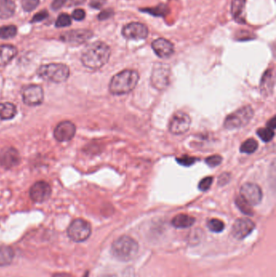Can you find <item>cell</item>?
Wrapping results in <instances>:
<instances>
[{
  "label": "cell",
  "mask_w": 276,
  "mask_h": 277,
  "mask_svg": "<svg viewBox=\"0 0 276 277\" xmlns=\"http://www.w3.org/2000/svg\"><path fill=\"white\" fill-rule=\"evenodd\" d=\"M258 136L261 138L264 142H270L274 138L275 130H272L270 127L259 128L257 131Z\"/></svg>",
  "instance_id": "28"
},
{
  "label": "cell",
  "mask_w": 276,
  "mask_h": 277,
  "mask_svg": "<svg viewBox=\"0 0 276 277\" xmlns=\"http://www.w3.org/2000/svg\"><path fill=\"white\" fill-rule=\"evenodd\" d=\"M274 88V78L272 70L266 71L261 82V90L263 94H271Z\"/></svg>",
  "instance_id": "23"
},
{
  "label": "cell",
  "mask_w": 276,
  "mask_h": 277,
  "mask_svg": "<svg viewBox=\"0 0 276 277\" xmlns=\"http://www.w3.org/2000/svg\"><path fill=\"white\" fill-rule=\"evenodd\" d=\"M48 11H45V10H42V11H40V12L36 13V15L32 17V23H35V22L41 21L43 19H45V18L48 17Z\"/></svg>",
  "instance_id": "35"
},
{
  "label": "cell",
  "mask_w": 276,
  "mask_h": 277,
  "mask_svg": "<svg viewBox=\"0 0 276 277\" xmlns=\"http://www.w3.org/2000/svg\"><path fill=\"white\" fill-rule=\"evenodd\" d=\"M123 37L131 40H144L148 36V28L145 24L132 22L122 28Z\"/></svg>",
  "instance_id": "12"
},
{
  "label": "cell",
  "mask_w": 276,
  "mask_h": 277,
  "mask_svg": "<svg viewBox=\"0 0 276 277\" xmlns=\"http://www.w3.org/2000/svg\"><path fill=\"white\" fill-rule=\"evenodd\" d=\"M71 17L67 14H61L56 20L55 23L56 27H58V28L66 27V26L71 25Z\"/></svg>",
  "instance_id": "30"
},
{
  "label": "cell",
  "mask_w": 276,
  "mask_h": 277,
  "mask_svg": "<svg viewBox=\"0 0 276 277\" xmlns=\"http://www.w3.org/2000/svg\"><path fill=\"white\" fill-rule=\"evenodd\" d=\"M17 33V28L15 25L3 26L0 28V38L10 39L15 37Z\"/></svg>",
  "instance_id": "26"
},
{
  "label": "cell",
  "mask_w": 276,
  "mask_h": 277,
  "mask_svg": "<svg viewBox=\"0 0 276 277\" xmlns=\"http://www.w3.org/2000/svg\"><path fill=\"white\" fill-rule=\"evenodd\" d=\"M52 277H72L71 275L69 274H66V273H57V274H54Z\"/></svg>",
  "instance_id": "42"
},
{
  "label": "cell",
  "mask_w": 276,
  "mask_h": 277,
  "mask_svg": "<svg viewBox=\"0 0 276 277\" xmlns=\"http://www.w3.org/2000/svg\"><path fill=\"white\" fill-rule=\"evenodd\" d=\"M255 111L251 105H246L229 114L225 118L224 127L228 130L239 129L246 127L252 119Z\"/></svg>",
  "instance_id": "5"
},
{
  "label": "cell",
  "mask_w": 276,
  "mask_h": 277,
  "mask_svg": "<svg viewBox=\"0 0 276 277\" xmlns=\"http://www.w3.org/2000/svg\"><path fill=\"white\" fill-rule=\"evenodd\" d=\"M17 49L14 45H0V67L5 66L17 54Z\"/></svg>",
  "instance_id": "18"
},
{
  "label": "cell",
  "mask_w": 276,
  "mask_h": 277,
  "mask_svg": "<svg viewBox=\"0 0 276 277\" xmlns=\"http://www.w3.org/2000/svg\"><path fill=\"white\" fill-rule=\"evenodd\" d=\"M92 233L90 224L83 219H75L67 229L69 238L76 243H81L90 237Z\"/></svg>",
  "instance_id": "6"
},
{
  "label": "cell",
  "mask_w": 276,
  "mask_h": 277,
  "mask_svg": "<svg viewBox=\"0 0 276 277\" xmlns=\"http://www.w3.org/2000/svg\"><path fill=\"white\" fill-rule=\"evenodd\" d=\"M17 114V108L11 102L0 103V119L11 120Z\"/></svg>",
  "instance_id": "21"
},
{
  "label": "cell",
  "mask_w": 276,
  "mask_h": 277,
  "mask_svg": "<svg viewBox=\"0 0 276 277\" xmlns=\"http://www.w3.org/2000/svg\"><path fill=\"white\" fill-rule=\"evenodd\" d=\"M22 98L25 105L36 106L44 101V90L40 85L30 84L22 89Z\"/></svg>",
  "instance_id": "8"
},
{
  "label": "cell",
  "mask_w": 276,
  "mask_h": 277,
  "mask_svg": "<svg viewBox=\"0 0 276 277\" xmlns=\"http://www.w3.org/2000/svg\"><path fill=\"white\" fill-rule=\"evenodd\" d=\"M198 161L195 157H189V156H183V157L177 158V161L180 164L181 166H191Z\"/></svg>",
  "instance_id": "33"
},
{
  "label": "cell",
  "mask_w": 276,
  "mask_h": 277,
  "mask_svg": "<svg viewBox=\"0 0 276 277\" xmlns=\"http://www.w3.org/2000/svg\"><path fill=\"white\" fill-rule=\"evenodd\" d=\"M152 49L161 58H169L174 53V46L169 40L157 38L152 43Z\"/></svg>",
  "instance_id": "17"
},
{
  "label": "cell",
  "mask_w": 276,
  "mask_h": 277,
  "mask_svg": "<svg viewBox=\"0 0 276 277\" xmlns=\"http://www.w3.org/2000/svg\"><path fill=\"white\" fill-rule=\"evenodd\" d=\"M15 10V3L11 0H0V19L11 17Z\"/></svg>",
  "instance_id": "22"
},
{
  "label": "cell",
  "mask_w": 276,
  "mask_h": 277,
  "mask_svg": "<svg viewBox=\"0 0 276 277\" xmlns=\"http://www.w3.org/2000/svg\"><path fill=\"white\" fill-rule=\"evenodd\" d=\"M66 1L67 0H53L51 3L52 9H54L55 11L60 9L66 3Z\"/></svg>",
  "instance_id": "39"
},
{
  "label": "cell",
  "mask_w": 276,
  "mask_h": 277,
  "mask_svg": "<svg viewBox=\"0 0 276 277\" xmlns=\"http://www.w3.org/2000/svg\"><path fill=\"white\" fill-rule=\"evenodd\" d=\"M20 155L17 149L13 147H4L0 151V166L5 170H10L19 165Z\"/></svg>",
  "instance_id": "11"
},
{
  "label": "cell",
  "mask_w": 276,
  "mask_h": 277,
  "mask_svg": "<svg viewBox=\"0 0 276 277\" xmlns=\"http://www.w3.org/2000/svg\"><path fill=\"white\" fill-rule=\"evenodd\" d=\"M110 54L111 50L107 44L102 41H96L84 49L81 62L87 68L97 70L107 63Z\"/></svg>",
  "instance_id": "1"
},
{
  "label": "cell",
  "mask_w": 276,
  "mask_h": 277,
  "mask_svg": "<svg viewBox=\"0 0 276 277\" xmlns=\"http://www.w3.org/2000/svg\"><path fill=\"white\" fill-rule=\"evenodd\" d=\"M113 256L122 262H128L135 259L139 252V244L131 237H120L112 244Z\"/></svg>",
  "instance_id": "3"
},
{
  "label": "cell",
  "mask_w": 276,
  "mask_h": 277,
  "mask_svg": "<svg viewBox=\"0 0 276 277\" xmlns=\"http://www.w3.org/2000/svg\"><path fill=\"white\" fill-rule=\"evenodd\" d=\"M223 158L221 156L219 155H213L212 157H209L206 159V163L210 167H216L220 166L222 163Z\"/></svg>",
  "instance_id": "32"
},
{
  "label": "cell",
  "mask_w": 276,
  "mask_h": 277,
  "mask_svg": "<svg viewBox=\"0 0 276 277\" xmlns=\"http://www.w3.org/2000/svg\"><path fill=\"white\" fill-rule=\"evenodd\" d=\"M93 36V32L88 29H76L63 32L60 36L62 41L66 43L83 44L88 41Z\"/></svg>",
  "instance_id": "15"
},
{
  "label": "cell",
  "mask_w": 276,
  "mask_h": 277,
  "mask_svg": "<svg viewBox=\"0 0 276 277\" xmlns=\"http://www.w3.org/2000/svg\"><path fill=\"white\" fill-rule=\"evenodd\" d=\"M52 194L51 187L44 181H39L32 185L29 191L31 199L36 203H43L50 197Z\"/></svg>",
  "instance_id": "13"
},
{
  "label": "cell",
  "mask_w": 276,
  "mask_h": 277,
  "mask_svg": "<svg viewBox=\"0 0 276 277\" xmlns=\"http://www.w3.org/2000/svg\"><path fill=\"white\" fill-rule=\"evenodd\" d=\"M246 0H233L231 6L232 15L236 21L238 23H245L244 14Z\"/></svg>",
  "instance_id": "19"
},
{
  "label": "cell",
  "mask_w": 276,
  "mask_h": 277,
  "mask_svg": "<svg viewBox=\"0 0 276 277\" xmlns=\"http://www.w3.org/2000/svg\"><path fill=\"white\" fill-rule=\"evenodd\" d=\"M276 118H272L269 122H268V124H267V127H270L272 130L276 129Z\"/></svg>",
  "instance_id": "41"
},
{
  "label": "cell",
  "mask_w": 276,
  "mask_h": 277,
  "mask_svg": "<svg viewBox=\"0 0 276 277\" xmlns=\"http://www.w3.org/2000/svg\"><path fill=\"white\" fill-rule=\"evenodd\" d=\"M258 142L254 139H248L241 145V153H246V154H251V153H255L257 150Z\"/></svg>",
  "instance_id": "25"
},
{
  "label": "cell",
  "mask_w": 276,
  "mask_h": 277,
  "mask_svg": "<svg viewBox=\"0 0 276 277\" xmlns=\"http://www.w3.org/2000/svg\"><path fill=\"white\" fill-rule=\"evenodd\" d=\"M191 124V119L188 114L178 112L172 117L169 123V131L174 135H182L189 131Z\"/></svg>",
  "instance_id": "9"
},
{
  "label": "cell",
  "mask_w": 276,
  "mask_h": 277,
  "mask_svg": "<svg viewBox=\"0 0 276 277\" xmlns=\"http://www.w3.org/2000/svg\"><path fill=\"white\" fill-rule=\"evenodd\" d=\"M113 15H114V11L112 9H106V10H104L99 14L98 19L100 20H105V19L112 17Z\"/></svg>",
  "instance_id": "37"
},
{
  "label": "cell",
  "mask_w": 276,
  "mask_h": 277,
  "mask_svg": "<svg viewBox=\"0 0 276 277\" xmlns=\"http://www.w3.org/2000/svg\"><path fill=\"white\" fill-rule=\"evenodd\" d=\"M212 182H213V177H206L199 182V189L202 191H208L212 186Z\"/></svg>",
  "instance_id": "34"
},
{
  "label": "cell",
  "mask_w": 276,
  "mask_h": 277,
  "mask_svg": "<svg viewBox=\"0 0 276 277\" xmlns=\"http://www.w3.org/2000/svg\"><path fill=\"white\" fill-rule=\"evenodd\" d=\"M106 0H92L90 2V6L92 8L100 9L105 4Z\"/></svg>",
  "instance_id": "38"
},
{
  "label": "cell",
  "mask_w": 276,
  "mask_h": 277,
  "mask_svg": "<svg viewBox=\"0 0 276 277\" xmlns=\"http://www.w3.org/2000/svg\"><path fill=\"white\" fill-rule=\"evenodd\" d=\"M76 127L71 121H62L54 128V136L59 142L70 141L75 136Z\"/></svg>",
  "instance_id": "14"
},
{
  "label": "cell",
  "mask_w": 276,
  "mask_h": 277,
  "mask_svg": "<svg viewBox=\"0 0 276 277\" xmlns=\"http://www.w3.org/2000/svg\"><path fill=\"white\" fill-rule=\"evenodd\" d=\"M229 180H230V174H228V173H225V174H223L220 179H219V184L221 186H224V185L227 184L229 183Z\"/></svg>",
  "instance_id": "40"
},
{
  "label": "cell",
  "mask_w": 276,
  "mask_h": 277,
  "mask_svg": "<svg viewBox=\"0 0 276 277\" xmlns=\"http://www.w3.org/2000/svg\"><path fill=\"white\" fill-rule=\"evenodd\" d=\"M139 80L137 71L124 70L112 78L109 83V91L114 95L126 94L136 87Z\"/></svg>",
  "instance_id": "2"
},
{
  "label": "cell",
  "mask_w": 276,
  "mask_h": 277,
  "mask_svg": "<svg viewBox=\"0 0 276 277\" xmlns=\"http://www.w3.org/2000/svg\"><path fill=\"white\" fill-rule=\"evenodd\" d=\"M195 217L186 214H179L172 220V225L177 229L190 228L195 224Z\"/></svg>",
  "instance_id": "20"
},
{
  "label": "cell",
  "mask_w": 276,
  "mask_h": 277,
  "mask_svg": "<svg viewBox=\"0 0 276 277\" xmlns=\"http://www.w3.org/2000/svg\"><path fill=\"white\" fill-rule=\"evenodd\" d=\"M99 277H116V276H114V275H110V274H109V275H103Z\"/></svg>",
  "instance_id": "43"
},
{
  "label": "cell",
  "mask_w": 276,
  "mask_h": 277,
  "mask_svg": "<svg viewBox=\"0 0 276 277\" xmlns=\"http://www.w3.org/2000/svg\"><path fill=\"white\" fill-rule=\"evenodd\" d=\"M240 197L251 206H256L263 200V191L259 185L246 183L241 187Z\"/></svg>",
  "instance_id": "7"
},
{
  "label": "cell",
  "mask_w": 276,
  "mask_h": 277,
  "mask_svg": "<svg viewBox=\"0 0 276 277\" xmlns=\"http://www.w3.org/2000/svg\"><path fill=\"white\" fill-rule=\"evenodd\" d=\"M236 204H237L238 209H240L242 213H244V214L247 216L254 215V211H253L252 206L247 204L244 200H242L240 196H238V197L236 199Z\"/></svg>",
  "instance_id": "27"
},
{
  "label": "cell",
  "mask_w": 276,
  "mask_h": 277,
  "mask_svg": "<svg viewBox=\"0 0 276 277\" xmlns=\"http://www.w3.org/2000/svg\"><path fill=\"white\" fill-rule=\"evenodd\" d=\"M170 71L166 65L157 63L152 69L151 80L152 84L157 89H164L168 86L169 83Z\"/></svg>",
  "instance_id": "10"
},
{
  "label": "cell",
  "mask_w": 276,
  "mask_h": 277,
  "mask_svg": "<svg viewBox=\"0 0 276 277\" xmlns=\"http://www.w3.org/2000/svg\"><path fill=\"white\" fill-rule=\"evenodd\" d=\"M255 224L248 218H240L236 221L233 226L232 234L236 239L242 240L249 236L255 230Z\"/></svg>",
  "instance_id": "16"
},
{
  "label": "cell",
  "mask_w": 276,
  "mask_h": 277,
  "mask_svg": "<svg viewBox=\"0 0 276 277\" xmlns=\"http://www.w3.org/2000/svg\"><path fill=\"white\" fill-rule=\"evenodd\" d=\"M208 227L212 232L221 233L225 229V224L219 219H212L208 222Z\"/></svg>",
  "instance_id": "29"
},
{
  "label": "cell",
  "mask_w": 276,
  "mask_h": 277,
  "mask_svg": "<svg viewBox=\"0 0 276 277\" xmlns=\"http://www.w3.org/2000/svg\"><path fill=\"white\" fill-rule=\"evenodd\" d=\"M40 0H21L22 6L24 11H32L38 6Z\"/></svg>",
  "instance_id": "31"
},
{
  "label": "cell",
  "mask_w": 276,
  "mask_h": 277,
  "mask_svg": "<svg viewBox=\"0 0 276 277\" xmlns=\"http://www.w3.org/2000/svg\"><path fill=\"white\" fill-rule=\"evenodd\" d=\"M14 252L11 247L0 246V267L7 266L12 262Z\"/></svg>",
  "instance_id": "24"
},
{
  "label": "cell",
  "mask_w": 276,
  "mask_h": 277,
  "mask_svg": "<svg viewBox=\"0 0 276 277\" xmlns=\"http://www.w3.org/2000/svg\"><path fill=\"white\" fill-rule=\"evenodd\" d=\"M37 74L46 81L62 83L68 79L70 69L63 63H49L39 67Z\"/></svg>",
  "instance_id": "4"
},
{
  "label": "cell",
  "mask_w": 276,
  "mask_h": 277,
  "mask_svg": "<svg viewBox=\"0 0 276 277\" xmlns=\"http://www.w3.org/2000/svg\"><path fill=\"white\" fill-rule=\"evenodd\" d=\"M85 15V11L83 9H75L72 12V18L75 20H83Z\"/></svg>",
  "instance_id": "36"
}]
</instances>
